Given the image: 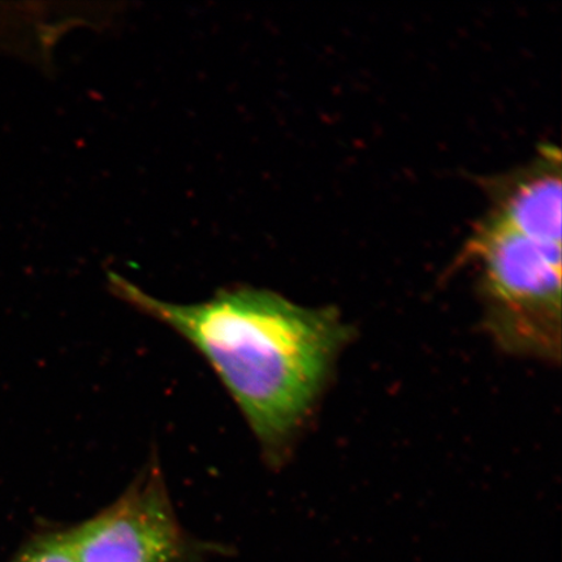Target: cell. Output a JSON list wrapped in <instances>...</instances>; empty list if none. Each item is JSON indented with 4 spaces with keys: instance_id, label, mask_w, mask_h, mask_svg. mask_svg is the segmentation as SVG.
I'll return each mask as SVG.
<instances>
[{
    "instance_id": "obj_3",
    "label": "cell",
    "mask_w": 562,
    "mask_h": 562,
    "mask_svg": "<svg viewBox=\"0 0 562 562\" xmlns=\"http://www.w3.org/2000/svg\"><path fill=\"white\" fill-rule=\"evenodd\" d=\"M68 532L76 562H181L189 551L157 467Z\"/></svg>"
},
{
    "instance_id": "obj_4",
    "label": "cell",
    "mask_w": 562,
    "mask_h": 562,
    "mask_svg": "<svg viewBox=\"0 0 562 562\" xmlns=\"http://www.w3.org/2000/svg\"><path fill=\"white\" fill-rule=\"evenodd\" d=\"M559 158L547 161L519 180L505 195L501 209L491 217L519 234L537 240L561 244V173Z\"/></svg>"
},
{
    "instance_id": "obj_1",
    "label": "cell",
    "mask_w": 562,
    "mask_h": 562,
    "mask_svg": "<svg viewBox=\"0 0 562 562\" xmlns=\"http://www.w3.org/2000/svg\"><path fill=\"white\" fill-rule=\"evenodd\" d=\"M109 286L206 358L272 460L304 424L348 337L333 311L302 307L256 288H231L200 304L176 305L116 272L109 273Z\"/></svg>"
},
{
    "instance_id": "obj_2",
    "label": "cell",
    "mask_w": 562,
    "mask_h": 562,
    "mask_svg": "<svg viewBox=\"0 0 562 562\" xmlns=\"http://www.w3.org/2000/svg\"><path fill=\"white\" fill-rule=\"evenodd\" d=\"M470 250L480 259L486 326L513 355L561 353V244L537 240L488 221Z\"/></svg>"
},
{
    "instance_id": "obj_5",
    "label": "cell",
    "mask_w": 562,
    "mask_h": 562,
    "mask_svg": "<svg viewBox=\"0 0 562 562\" xmlns=\"http://www.w3.org/2000/svg\"><path fill=\"white\" fill-rule=\"evenodd\" d=\"M12 562H76L69 532H50L35 539Z\"/></svg>"
}]
</instances>
